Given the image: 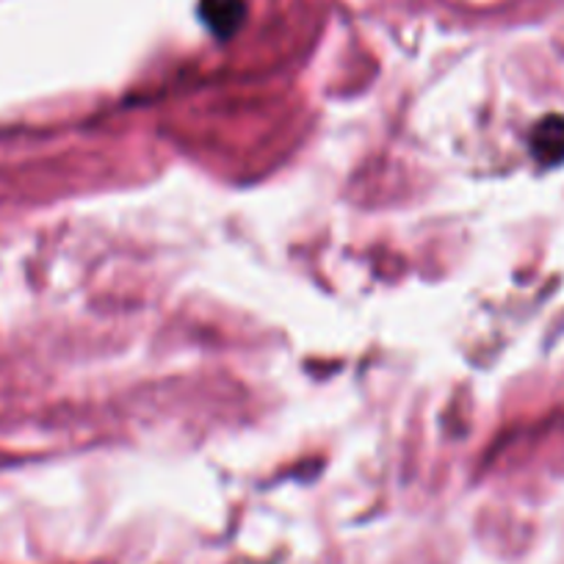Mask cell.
<instances>
[{
	"mask_svg": "<svg viewBox=\"0 0 564 564\" xmlns=\"http://www.w3.org/2000/svg\"><path fill=\"white\" fill-rule=\"evenodd\" d=\"M199 18L208 25L210 34L227 40V36L241 29L243 18H247V3L243 0H203L199 3Z\"/></svg>",
	"mask_w": 564,
	"mask_h": 564,
	"instance_id": "obj_1",
	"label": "cell"
},
{
	"mask_svg": "<svg viewBox=\"0 0 564 564\" xmlns=\"http://www.w3.org/2000/svg\"><path fill=\"white\" fill-rule=\"evenodd\" d=\"M531 150L542 164H558L564 161V119L547 117L536 124L531 135Z\"/></svg>",
	"mask_w": 564,
	"mask_h": 564,
	"instance_id": "obj_2",
	"label": "cell"
}]
</instances>
